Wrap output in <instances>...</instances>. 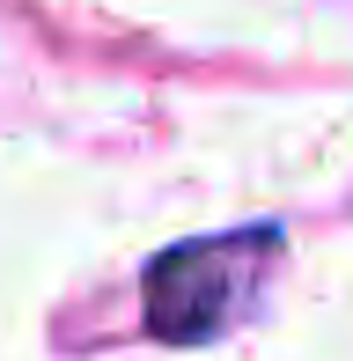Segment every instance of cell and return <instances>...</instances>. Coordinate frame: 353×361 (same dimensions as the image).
<instances>
[{"label": "cell", "mask_w": 353, "mask_h": 361, "mask_svg": "<svg viewBox=\"0 0 353 361\" xmlns=\"http://www.w3.org/2000/svg\"><path fill=\"white\" fill-rule=\"evenodd\" d=\"M272 258H280V228H236V236H199L162 251L148 266V332L176 347L221 339L258 310Z\"/></svg>", "instance_id": "1"}]
</instances>
